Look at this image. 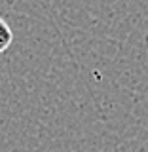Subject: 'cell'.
I'll use <instances>...</instances> for the list:
<instances>
[{
  "label": "cell",
  "mask_w": 148,
  "mask_h": 152,
  "mask_svg": "<svg viewBox=\"0 0 148 152\" xmlns=\"http://www.w3.org/2000/svg\"><path fill=\"white\" fill-rule=\"evenodd\" d=\"M13 42V31L9 28V25L0 17V53L6 51Z\"/></svg>",
  "instance_id": "obj_1"
}]
</instances>
